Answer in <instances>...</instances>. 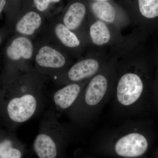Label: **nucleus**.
Returning <instances> with one entry per match:
<instances>
[{
	"label": "nucleus",
	"mask_w": 158,
	"mask_h": 158,
	"mask_svg": "<svg viewBox=\"0 0 158 158\" xmlns=\"http://www.w3.org/2000/svg\"><path fill=\"white\" fill-rule=\"evenodd\" d=\"M116 77L114 60L110 55L104 68L89 80L76 101L65 112L76 128H85L91 124L105 105L111 101Z\"/></svg>",
	"instance_id": "3"
},
{
	"label": "nucleus",
	"mask_w": 158,
	"mask_h": 158,
	"mask_svg": "<svg viewBox=\"0 0 158 158\" xmlns=\"http://www.w3.org/2000/svg\"><path fill=\"white\" fill-rule=\"evenodd\" d=\"M33 46L30 40L19 37L15 39L6 49L7 57L13 61H17L21 58L28 59L33 55Z\"/></svg>",
	"instance_id": "12"
},
{
	"label": "nucleus",
	"mask_w": 158,
	"mask_h": 158,
	"mask_svg": "<svg viewBox=\"0 0 158 158\" xmlns=\"http://www.w3.org/2000/svg\"><path fill=\"white\" fill-rule=\"evenodd\" d=\"M41 18L37 12L30 11L25 15L15 27L16 31L21 34L31 35L41 25Z\"/></svg>",
	"instance_id": "14"
},
{
	"label": "nucleus",
	"mask_w": 158,
	"mask_h": 158,
	"mask_svg": "<svg viewBox=\"0 0 158 158\" xmlns=\"http://www.w3.org/2000/svg\"><path fill=\"white\" fill-rule=\"evenodd\" d=\"M94 2H97V1H102V2H104V1H108L109 0H93Z\"/></svg>",
	"instance_id": "20"
},
{
	"label": "nucleus",
	"mask_w": 158,
	"mask_h": 158,
	"mask_svg": "<svg viewBox=\"0 0 158 158\" xmlns=\"http://www.w3.org/2000/svg\"><path fill=\"white\" fill-rule=\"evenodd\" d=\"M36 61L40 66L50 69L62 68L66 62L65 57L62 54L48 46L43 47L39 50Z\"/></svg>",
	"instance_id": "11"
},
{
	"label": "nucleus",
	"mask_w": 158,
	"mask_h": 158,
	"mask_svg": "<svg viewBox=\"0 0 158 158\" xmlns=\"http://www.w3.org/2000/svg\"><path fill=\"white\" fill-rule=\"evenodd\" d=\"M6 4V0H0V14H1L2 11L4 6H5Z\"/></svg>",
	"instance_id": "18"
},
{
	"label": "nucleus",
	"mask_w": 158,
	"mask_h": 158,
	"mask_svg": "<svg viewBox=\"0 0 158 158\" xmlns=\"http://www.w3.org/2000/svg\"><path fill=\"white\" fill-rule=\"evenodd\" d=\"M76 128L61 122L55 110L47 111L41 118L33 149L38 158H62Z\"/></svg>",
	"instance_id": "5"
},
{
	"label": "nucleus",
	"mask_w": 158,
	"mask_h": 158,
	"mask_svg": "<svg viewBox=\"0 0 158 158\" xmlns=\"http://www.w3.org/2000/svg\"><path fill=\"white\" fill-rule=\"evenodd\" d=\"M90 9L94 18L119 30L132 24L129 16L118 14L116 7L108 1L94 2L90 5Z\"/></svg>",
	"instance_id": "8"
},
{
	"label": "nucleus",
	"mask_w": 158,
	"mask_h": 158,
	"mask_svg": "<svg viewBox=\"0 0 158 158\" xmlns=\"http://www.w3.org/2000/svg\"><path fill=\"white\" fill-rule=\"evenodd\" d=\"M60 0H34V3L36 8L39 11H45L48 8L51 3L58 2Z\"/></svg>",
	"instance_id": "17"
},
{
	"label": "nucleus",
	"mask_w": 158,
	"mask_h": 158,
	"mask_svg": "<svg viewBox=\"0 0 158 158\" xmlns=\"http://www.w3.org/2000/svg\"><path fill=\"white\" fill-rule=\"evenodd\" d=\"M88 34L94 51H109L119 44L124 37L121 30L95 18L90 24Z\"/></svg>",
	"instance_id": "7"
},
{
	"label": "nucleus",
	"mask_w": 158,
	"mask_h": 158,
	"mask_svg": "<svg viewBox=\"0 0 158 158\" xmlns=\"http://www.w3.org/2000/svg\"><path fill=\"white\" fill-rule=\"evenodd\" d=\"M29 84L15 82L2 90L0 120L7 129L14 131L37 116L44 107L45 98L40 87Z\"/></svg>",
	"instance_id": "4"
},
{
	"label": "nucleus",
	"mask_w": 158,
	"mask_h": 158,
	"mask_svg": "<svg viewBox=\"0 0 158 158\" xmlns=\"http://www.w3.org/2000/svg\"><path fill=\"white\" fill-rule=\"evenodd\" d=\"M0 43H1V37H0Z\"/></svg>",
	"instance_id": "23"
},
{
	"label": "nucleus",
	"mask_w": 158,
	"mask_h": 158,
	"mask_svg": "<svg viewBox=\"0 0 158 158\" xmlns=\"http://www.w3.org/2000/svg\"><path fill=\"white\" fill-rule=\"evenodd\" d=\"M1 92H2V89H0V99H1Z\"/></svg>",
	"instance_id": "21"
},
{
	"label": "nucleus",
	"mask_w": 158,
	"mask_h": 158,
	"mask_svg": "<svg viewBox=\"0 0 158 158\" xmlns=\"http://www.w3.org/2000/svg\"><path fill=\"white\" fill-rule=\"evenodd\" d=\"M110 59L109 51H94L90 57L75 63L65 73V85L87 81L98 73Z\"/></svg>",
	"instance_id": "6"
},
{
	"label": "nucleus",
	"mask_w": 158,
	"mask_h": 158,
	"mask_svg": "<svg viewBox=\"0 0 158 158\" xmlns=\"http://www.w3.org/2000/svg\"><path fill=\"white\" fill-rule=\"evenodd\" d=\"M155 135L151 119H125L100 133L95 151L98 154L116 158H146Z\"/></svg>",
	"instance_id": "2"
},
{
	"label": "nucleus",
	"mask_w": 158,
	"mask_h": 158,
	"mask_svg": "<svg viewBox=\"0 0 158 158\" xmlns=\"http://www.w3.org/2000/svg\"><path fill=\"white\" fill-rule=\"evenodd\" d=\"M27 151L14 131L0 128V158H24Z\"/></svg>",
	"instance_id": "10"
},
{
	"label": "nucleus",
	"mask_w": 158,
	"mask_h": 158,
	"mask_svg": "<svg viewBox=\"0 0 158 158\" xmlns=\"http://www.w3.org/2000/svg\"><path fill=\"white\" fill-rule=\"evenodd\" d=\"M86 14L85 5L79 2L73 3L69 6L64 15V24L71 31H76L81 26Z\"/></svg>",
	"instance_id": "13"
},
{
	"label": "nucleus",
	"mask_w": 158,
	"mask_h": 158,
	"mask_svg": "<svg viewBox=\"0 0 158 158\" xmlns=\"http://www.w3.org/2000/svg\"><path fill=\"white\" fill-rule=\"evenodd\" d=\"M156 158H158V149L157 150L156 152Z\"/></svg>",
	"instance_id": "19"
},
{
	"label": "nucleus",
	"mask_w": 158,
	"mask_h": 158,
	"mask_svg": "<svg viewBox=\"0 0 158 158\" xmlns=\"http://www.w3.org/2000/svg\"><path fill=\"white\" fill-rule=\"evenodd\" d=\"M155 53L156 71L154 81L153 94L155 109L156 110L158 113V45L156 43L155 48Z\"/></svg>",
	"instance_id": "16"
},
{
	"label": "nucleus",
	"mask_w": 158,
	"mask_h": 158,
	"mask_svg": "<svg viewBox=\"0 0 158 158\" xmlns=\"http://www.w3.org/2000/svg\"><path fill=\"white\" fill-rule=\"evenodd\" d=\"M55 33L62 44L69 48H77L81 45V40L76 34L63 24L56 26Z\"/></svg>",
	"instance_id": "15"
},
{
	"label": "nucleus",
	"mask_w": 158,
	"mask_h": 158,
	"mask_svg": "<svg viewBox=\"0 0 158 158\" xmlns=\"http://www.w3.org/2000/svg\"><path fill=\"white\" fill-rule=\"evenodd\" d=\"M90 79L79 83L67 84L57 90L52 98L55 111L65 113L69 110Z\"/></svg>",
	"instance_id": "9"
},
{
	"label": "nucleus",
	"mask_w": 158,
	"mask_h": 158,
	"mask_svg": "<svg viewBox=\"0 0 158 158\" xmlns=\"http://www.w3.org/2000/svg\"><path fill=\"white\" fill-rule=\"evenodd\" d=\"M151 39L149 35L135 29L109 50L116 72L111 110L123 120L146 118L155 109V43L152 44Z\"/></svg>",
	"instance_id": "1"
},
{
	"label": "nucleus",
	"mask_w": 158,
	"mask_h": 158,
	"mask_svg": "<svg viewBox=\"0 0 158 158\" xmlns=\"http://www.w3.org/2000/svg\"><path fill=\"white\" fill-rule=\"evenodd\" d=\"M156 35H158V31H157L156 33Z\"/></svg>",
	"instance_id": "22"
}]
</instances>
